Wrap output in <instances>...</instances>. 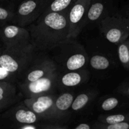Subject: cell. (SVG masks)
Returning a JSON list of instances; mask_svg holds the SVG:
<instances>
[{"mask_svg":"<svg viewBox=\"0 0 129 129\" xmlns=\"http://www.w3.org/2000/svg\"><path fill=\"white\" fill-rule=\"evenodd\" d=\"M70 8L41 15L29 25L30 42L36 50H52L62 41L69 39Z\"/></svg>","mask_w":129,"mask_h":129,"instance_id":"obj_1","label":"cell"},{"mask_svg":"<svg viewBox=\"0 0 129 129\" xmlns=\"http://www.w3.org/2000/svg\"><path fill=\"white\" fill-rule=\"evenodd\" d=\"M36 49L31 43L5 47L0 52V65L15 75H22L35 59Z\"/></svg>","mask_w":129,"mask_h":129,"instance_id":"obj_2","label":"cell"},{"mask_svg":"<svg viewBox=\"0 0 129 129\" xmlns=\"http://www.w3.org/2000/svg\"><path fill=\"white\" fill-rule=\"evenodd\" d=\"M55 62L69 71L83 69L88 62L84 47L74 39H67L53 48Z\"/></svg>","mask_w":129,"mask_h":129,"instance_id":"obj_3","label":"cell"},{"mask_svg":"<svg viewBox=\"0 0 129 129\" xmlns=\"http://www.w3.org/2000/svg\"><path fill=\"white\" fill-rule=\"evenodd\" d=\"M100 30L106 40L118 45L129 37V18L122 15L107 16L100 22Z\"/></svg>","mask_w":129,"mask_h":129,"instance_id":"obj_4","label":"cell"},{"mask_svg":"<svg viewBox=\"0 0 129 129\" xmlns=\"http://www.w3.org/2000/svg\"><path fill=\"white\" fill-rule=\"evenodd\" d=\"M52 0H25L20 3L16 11L18 25L22 27L35 22L49 6Z\"/></svg>","mask_w":129,"mask_h":129,"instance_id":"obj_5","label":"cell"},{"mask_svg":"<svg viewBox=\"0 0 129 129\" xmlns=\"http://www.w3.org/2000/svg\"><path fill=\"white\" fill-rule=\"evenodd\" d=\"M57 96L52 93L26 98L23 104L34 112L40 120L55 122L54 107Z\"/></svg>","mask_w":129,"mask_h":129,"instance_id":"obj_6","label":"cell"},{"mask_svg":"<svg viewBox=\"0 0 129 129\" xmlns=\"http://www.w3.org/2000/svg\"><path fill=\"white\" fill-rule=\"evenodd\" d=\"M59 74L58 70L50 73L46 76L30 83L19 84L21 93L26 98L52 93L57 87Z\"/></svg>","mask_w":129,"mask_h":129,"instance_id":"obj_7","label":"cell"},{"mask_svg":"<svg viewBox=\"0 0 129 129\" xmlns=\"http://www.w3.org/2000/svg\"><path fill=\"white\" fill-rule=\"evenodd\" d=\"M92 0H77L69 10V39H76L86 25L87 12Z\"/></svg>","mask_w":129,"mask_h":129,"instance_id":"obj_8","label":"cell"},{"mask_svg":"<svg viewBox=\"0 0 129 129\" xmlns=\"http://www.w3.org/2000/svg\"><path fill=\"white\" fill-rule=\"evenodd\" d=\"M56 71H57V66L54 60L47 56L37 58L33 60L30 66L22 74L21 83L35 81Z\"/></svg>","mask_w":129,"mask_h":129,"instance_id":"obj_9","label":"cell"},{"mask_svg":"<svg viewBox=\"0 0 129 129\" xmlns=\"http://www.w3.org/2000/svg\"><path fill=\"white\" fill-rule=\"evenodd\" d=\"M5 47L21 45L30 42L29 30L20 26L8 25L4 28L0 34Z\"/></svg>","mask_w":129,"mask_h":129,"instance_id":"obj_10","label":"cell"},{"mask_svg":"<svg viewBox=\"0 0 129 129\" xmlns=\"http://www.w3.org/2000/svg\"><path fill=\"white\" fill-rule=\"evenodd\" d=\"M89 78L88 71L83 69L71 71L59 77L57 86L62 88H71L81 84Z\"/></svg>","mask_w":129,"mask_h":129,"instance_id":"obj_11","label":"cell"},{"mask_svg":"<svg viewBox=\"0 0 129 129\" xmlns=\"http://www.w3.org/2000/svg\"><path fill=\"white\" fill-rule=\"evenodd\" d=\"M17 100L15 86L9 81H0V111L10 107Z\"/></svg>","mask_w":129,"mask_h":129,"instance_id":"obj_12","label":"cell"},{"mask_svg":"<svg viewBox=\"0 0 129 129\" xmlns=\"http://www.w3.org/2000/svg\"><path fill=\"white\" fill-rule=\"evenodd\" d=\"M74 99V95L71 93H64L57 96L54 107L56 121L66 117Z\"/></svg>","mask_w":129,"mask_h":129,"instance_id":"obj_13","label":"cell"},{"mask_svg":"<svg viewBox=\"0 0 129 129\" xmlns=\"http://www.w3.org/2000/svg\"><path fill=\"white\" fill-rule=\"evenodd\" d=\"M11 115L13 120L22 125L34 124L40 120L33 111L24 104L13 108Z\"/></svg>","mask_w":129,"mask_h":129,"instance_id":"obj_14","label":"cell"},{"mask_svg":"<svg viewBox=\"0 0 129 129\" xmlns=\"http://www.w3.org/2000/svg\"><path fill=\"white\" fill-rule=\"evenodd\" d=\"M77 0H52L42 15L52 12H60L71 8Z\"/></svg>","mask_w":129,"mask_h":129,"instance_id":"obj_15","label":"cell"},{"mask_svg":"<svg viewBox=\"0 0 129 129\" xmlns=\"http://www.w3.org/2000/svg\"><path fill=\"white\" fill-rule=\"evenodd\" d=\"M94 95L95 93L91 91L81 93L77 96L73 100L71 105V109L74 111H79L83 109L90 102Z\"/></svg>","mask_w":129,"mask_h":129,"instance_id":"obj_16","label":"cell"},{"mask_svg":"<svg viewBox=\"0 0 129 129\" xmlns=\"http://www.w3.org/2000/svg\"><path fill=\"white\" fill-rule=\"evenodd\" d=\"M105 6L102 3L96 2L91 4L87 12L86 24L88 21L94 22L98 20L103 15Z\"/></svg>","mask_w":129,"mask_h":129,"instance_id":"obj_17","label":"cell"},{"mask_svg":"<svg viewBox=\"0 0 129 129\" xmlns=\"http://www.w3.org/2000/svg\"><path fill=\"white\" fill-rule=\"evenodd\" d=\"M98 121L105 124H113L129 121V112L127 113L105 115H102L98 118Z\"/></svg>","mask_w":129,"mask_h":129,"instance_id":"obj_18","label":"cell"},{"mask_svg":"<svg viewBox=\"0 0 129 129\" xmlns=\"http://www.w3.org/2000/svg\"><path fill=\"white\" fill-rule=\"evenodd\" d=\"M118 55L123 68L129 70V40H125L118 44Z\"/></svg>","mask_w":129,"mask_h":129,"instance_id":"obj_19","label":"cell"},{"mask_svg":"<svg viewBox=\"0 0 129 129\" xmlns=\"http://www.w3.org/2000/svg\"><path fill=\"white\" fill-rule=\"evenodd\" d=\"M91 66L96 70H105L110 65L108 58L102 55H94L89 60Z\"/></svg>","mask_w":129,"mask_h":129,"instance_id":"obj_20","label":"cell"},{"mask_svg":"<svg viewBox=\"0 0 129 129\" xmlns=\"http://www.w3.org/2000/svg\"><path fill=\"white\" fill-rule=\"evenodd\" d=\"M93 128L97 129H129V121L113 124H105L98 122L95 123Z\"/></svg>","mask_w":129,"mask_h":129,"instance_id":"obj_21","label":"cell"},{"mask_svg":"<svg viewBox=\"0 0 129 129\" xmlns=\"http://www.w3.org/2000/svg\"><path fill=\"white\" fill-rule=\"evenodd\" d=\"M119 105V101L115 97L107 98L102 102L101 108L104 111H110L115 108Z\"/></svg>","mask_w":129,"mask_h":129,"instance_id":"obj_22","label":"cell"},{"mask_svg":"<svg viewBox=\"0 0 129 129\" xmlns=\"http://www.w3.org/2000/svg\"><path fill=\"white\" fill-rule=\"evenodd\" d=\"M13 75L9 72L5 70L1 65H0V81H9L12 78Z\"/></svg>","mask_w":129,"mask_h":129,"instance_id":"obj_23","label":"cell"},{"mask_svg":"<svg viewBox=\"0 0 129 129\" xmlns=\"http://www.w3.org/2000/svg\"><path fill=\"white\" fill-rule=\"evenodd\" d=\"M13 14L8 10L0 7V20H5L13 17Z\"/></svg>","mask_w":129,"mask_h":129,"instance_id":"obj_24","label":"cell"},{"mask_svg":"<svg viewBox=\"0 0 129 129\" xmlns=\"http://www.w3.org/2000/svg\"><path fill=\"white\" fill-rule=\"evenodd\" d=\"M120 93H122L123 95L129 97V80L125 82L122 84L118 89Z\"/></svg>","mask_w":129,"mask_h":129,"instance_id":"obj_25","label":"cell"},{"mask_svg":"<svg viewBox=\"0 0 129 129\" xmlns=\"http://www.w3.org/2000/svg\"><path fill=\"white\" fill-rule=\"evenodd\" d=\"M41 128H45V129H54V128H67L68 127L64 125H60V124H46L43 125L40 127Z\"/></svg>","mask_w":129,"mask_h":129,"instance_id":"obj_26","label":"cell"},{"mask_svg":"<svg viewBox=\"0 0 129 129\" xmlns=\"http://www.w3.org/2000/svg\"><path fill=\"white\" fill-rule=\"evenodd\" d=\"M38 128L40 127H37L35 124H25L19 127V128L21 129H37Z\"/></svg>","mask_w":129,"mask_h":129,"instance_id":"obj_27","label":"cell"},{"mask_svg":"<svg viewBox=\"0 0 129 129\" xmlns=\"http://www.w3.org/2000/svg\"><path fill=\"white\" fill-rule=\"evenodd\" d=\"M91 128V127L88 123H80L78 126L75 127V129H90Z\"/></svg>","mask_w":129,"mask_h":129,"instance_id":"obj_28","label":"cell"},{"mask_svg":"<svg viewBox=\"0 0 129 129\" xmlns=\"http://www.w3.org/2000/svg\"><path fill=\"white\" fill-rule=\"evenodd\" d=\"M127 16H128V17L129 18V6H128V11H127Z\"/></svg>","mask_w":129,"mask_h":129,"instance_id":"obj_29","label":"cell"}]
</instances>
